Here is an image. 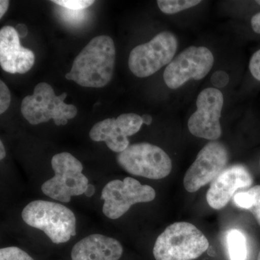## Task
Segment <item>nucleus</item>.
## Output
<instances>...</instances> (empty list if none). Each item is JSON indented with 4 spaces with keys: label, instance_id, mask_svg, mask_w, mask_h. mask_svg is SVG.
<instances>
[{
    "label": "nucleus",
    "instance_id": "nucleus-5",
    "mask_svg": "<svg viewBox=\"0 0 260 260\" xmlns=\"http://www.w3.org/2000/svg\"><path fill=\"white\" fill-rule=\"evenodd\" d=\"M54 176L44 183L42 192L51 199L69 203L72 197L83 194L89 184L83 174V167L69 153L56 154L51 159Z\"/></svg>",
    "mask_w": 260,
    "mask_h": 260
},
{
    "label": "nucleus",
    "instance_id": "nucleus-4",
    "mask_svg": "<svg viewBox=\"0 0 260 260\" xmlns=\"http://www.w3.org/2000/svg\"><path fill=\"white\" fill-rule=\"evenodd\" d=\"M67 93L56 95L49 84L39 83L36 85L34 93L27 95L22 101L20 110L25 119L32 125L54 120L57 126L65 125L69 119L78 114L74 105L65 104Z\"/></svg>",
    "mask_w": 260,
    "mask_h": 260
},
{
    "label": "nucleus",
    "instance_id": "nucleus-29",
    "mask_svg": "<svg viewBox=\"0 0 260 260\" xmlns=\"http://www.w3.org/2000/svg\"><path fill=\"white\" fill-rule=\"evenodd\" d=\"M6 156V151H5V148L4 145H3V141H0V159L3 160Z\"/></svg>",
    "mask_w": 260,
    "mask_h": 260
},
{
    "label": "nucleus",
    "instance_id": "nucleus-8",
    "mask_svg": "<svg viewBox=\"0 0 260 260\" xmlns=\"http://www.w3.org/2000/svg\"><path fill=\"white\" fill-rule=\"evenodd\" d=\"M155 198V191L152 186L143 185L133 178L109 181L103 189L101 197L104 200L103 213L107 218L116 220L133 205L149 203Z\"/></svg>",
    "mask_w": 260,
    "mask_h": 260
},
{
    "label": "nucleus",
    "instance_id": "nucleus-28",
    "mask_svg": "<svg viewBox=\"0 0 260 260\" xmlns=\"http://www.w3.org/2000/svg\"><path fill=\"white\" fill-rule=\"evenodd\" d=\"M142 119H143V124H146V125H150L153 121V118L149 114H144L142 116Z\"/></svg>",
    "mask_w": 260,
    "mask_h": 260
},
{
    "label": "nucleus",
    "instance_id": "nucleus-13",
    "mask_svg": "<svg viewBox=\"0 0 260 260\" xmlns=\"http://www.w3.org/2000/svg\"><path fill=\"white\" fill-rule=\"evenodd\" d=\"M252 183V176L244 166L227 168L210 184L206 194L207 202L213 209H222L226 206L236 191L250 187Z\"/></svg>",
    "mask_w": 260,
    "mask_h": 260
},
{
    "label": "nucleus",
    "instance_id": "nucleus-14",
    "mask_svg": "<svg viewBox=\"0 0 260 260\" xmlns=\"http://www.w3.org/2000/svg\"><path fill=\"white\" fill-rule=\"evenodd\" d=\"M35 55L20 45V38L13 27L7 25L0 30V65L11 74H24L31 69Z\"/></svg>",
    "mask_w": 260,
    "mask_h": 260
},
{
    "label": "nucleus",
    "instance_id": "nucleus-7",
    "mask_svg": "<svg viewBox=\"0 0 260 260\" xmlns=\"http://www.w3.org/2000/svg\"><path fill=\"white\" fill-rule=\"evenodd\" d=\"M178 47L177 38L172 32L164 31L150 42L137 46L130 52L129 70L138 78H147L169 64Z\"/></svg>",
    "mask_w": 260,
    "mask_h": 260
},
{
    "label": "nucleus",
    "instance_id": "nucleus-19",
    "mask_svg": "<svg viewBox=\"0 0 260 260\" xmlns=\"http://www.w3.org/2000/svg\"><path fill=\"white\" fill-rule=\"evenodd\" d=\"M0 260H34L28 253L16 246L2 248Z\"/></svg>",
    "mask_w": 260,
    "mask_h": 260
},
{
    "label": "nucleus",
    "instance_id": "nucleus-27",
    "mask_svg": "<svg viewBox=\"0 0 260 260\" xmlns=\"http://www.w3.org/2000/svg\"><path fill=\"white\" fill-rule=\"evenodd\" d=\"M95 188L94 187L93 185L92 184H89L88 186H87L86 190H85V194L87 197L90 198V197L93 196L94 194H95Z\"/></svg>",
    "mask_w": 260,
    "mask_h": 260
},
{
    "label": "nucleus",
    "instance_id": "nucleus-12",
    "mask_svg": "<svg viewBox=\"0 0 260 260\" xmlns=\"http://www.w3.org/2000/svg\"><path fill=\"white\" fill-rule=\"evenodd\" d=\"M142 116L133 113L122 114L115 118L96 123L89 136L95 142H104L115 153H121L129 146L128 137L136 134L143 125Z\"/></svg>",
    "mask_w": 260,
    "mask_h": 260
},
{
    "label": "nucleus",
    "instance_id": "nucleus-11",
    "mask_svg": "<svg viewBox=\"0 0 260 260\" xmlns=\"http://www.w3.org/2000/svg\"><path fill=\"white\" fill-rule=\"evenodd\" d=\"M229 152L219 142L208 143L198 153L184 178L186 190L193 193L212 182L226 167Z\"/></svg>",
    "mask_w": 260,
    "mask_h": 260
},
{
    "label": "nucleus",
    "instance_id": "nucleus-2",
    "mask_svg": "<svg viewBox=\"0 0 260 260\" xmlns=\"http://www.w3.org/2000/svg\"><path fill=\"white\" fill-rule=\"evenodd\" d=\"M22 218L27 225L45 233L51 242L59 244L68 242L76 235V218L64 205L35 200L22 211Z\"/></svg>",
    "mask_w": 260,
    "mask_h": 260
},
{
    "label": "nucleus",
    "instance_id": "nucleus-17",
    "mask_svg": "<svg viewBox=\"0 0 260 260\" xmlns=\"http://www.w3.org/2000/svg\"><path fill=\"white\" fill-rule=\"evenodd\" d=\"M228 250L231 260H246L247 258V243L242 232L232 229L227 236Z\"/></svg>",
    "mask_w": 260,
    "mask_h": 260
},
{
    "label": "nucleus",
    "instance_id": "nucleus-15",
    "mask_svg": "<svg viewBox=\"0 0 260 260\" xmlns=\"http://www.w3.org/2000/svg\"><path fill=\"white\" fill-rule=\"evenodd\" d=\"M122 253L119 241L102 234H91L73 246L71 257L73 260H119Z\"/></svg>",
    "mask_w": 260,
    "mask_h": 260
},
{
    "label": "nucleus",
    "instance_id": "nucleus-26",
    "mask_svg": "<svg viewBox=\"0 0 260 260\" xmlns=\"http://www.w3.org/2000/svg\"><path fill=\"white\" fill-rule=\"evenodd\" d=\"M9 4L10 2L8 0H1L0 1V18H3L6 12L8 11Z\"/></svg>",
    "mask_w": 260,
    "mask_h": 260
},
{
    "label": "nucleus",
    "instance_id": "nucleus-3",
    "mask_svg": "<svg viewBox=\"0 0 260 260\" xmlns=\"http://www.w3.org/2000/svg\"><path fill=\"white\" fill-rule=\"evenodd\" d=\"M209 246L208 239L193 224L177 222L168 226L155 241L153 255L156 260H193Z\"/></svg>",
    "mask_w": 260,
    "mask_h": 260
},
{
    "label": "nucleus",
    "instance_id": "nucleus-25",
    "mask_svg": "<svg viewBox=\"0 0 260 260\" xmlns=\"http://www.w3.org/2000/svg\"><path fill=\"white\" fill-rule=\"evenodd\" d=\"M15 30L18 32V37L20 39L22 38H25L28 34V28H27L26 25L24 24H18L15 27Z\"/></svg>",
    "mask_w": 260,
    "mask_h": 260
},
{
    "label": "nucleus",
    "instance_id": "nucleus-21",
    "mask_svg": "<svg viewBox=\"0 0 260 260\" xmlns=\"http://www.w3.org/2000/svg\"><path fill=\"white\" fill-rule=\"evenodd\" d=\"M10 101L9 88L3 80H0V114H3L9 109Z\"/></svg>",
    "mask_w": 260,
    "mask_h": 260
},
{
    "label": "nucleus",
    "instance_id": "nucleus-23",
    "mask_svg": "<svg viewBox=\"0 0 260 260\" xmlns=\"http://www.w3.org/2000/svg\"><path fill=\"white\" fill-rule=\"evenodd\" d=\"M211 82L217 88H223L229 82V77L225 72L218 71L214 73L211 77Z\"/></svg>",
    "mask_w": 260,
    "mask_h": 260
},
{
    "label": "nucleus",
    "instance_id": "nucleus-24",
    "mask_svg": "<svg viewBox=\"0 0 260 260\" xmlns=\"http://www.w3.org/2000/svg\"><path fill=\"white\" fill-rule=\"evenodd\" d=\"M251 28L256 34H260V13H256L251 20Z\"/></svg>",
    "mask_w": 260,
    "mask_h": 260
},
{
    "label": "nucleus",
    "instance_id": "nucleus-6",
    "mask_svg": "<svg viewBox=\"0 0 260 260\" xmlns=\"http://www.w3.org/2000/svg\"><path fill=\"white\" fill-rule=\"evenodd\" d=\"M118 164L132 175L150 179H161L172 169L170 157L160 147L148 143L129 145L118 153Z\"/></svg>",
    "mask_w": 260,
    "mask_h": 260
},
{
    "label": "nucleus",
    "instance_id": "nucleus-30",
    "mask_svg": "<svg viewBox=\"0 0 260 260\" xmlns=\"http://www.w3.org/2000/svg\"><path fill=\"white\" fill-rule=\"evenodd\" d=\"M257 260H260V251H259V254H258V259Z\"/></svg>",
    "mask_w": 260,
    "mask_h": 260
},
{
    "label": "nucleus",
    "instance_id": "nucleus-1",
    "mask_svg": "<svg viewBox=\"0 0 260 260\" xmlns=\"http://www.w3.org/2000/svg\"><path fill=\"white\" fill-rule=\"evenodd\" d=\"M115 58V46L112 38L99 36L76 56L65 78L80 86L103 88L112 79Z\"/></svg>",
    "mask_w": 260,
    "mask_h": 260
},
{
    "label": "nucleus",
    "instance_id": "nucleus-16",
    "mask_svg": "<svg viewBox=\"0 0 260 260\" xmlns=\"http://www.w3.org/2000/svg\"><path fill=\"white\" fill-rule=\"evenodd\" d=\"M234 202L238 208L249 210L260 225V185L237 193L234 197Z\"/></svg>",
    "mask_w": 260,
    "mask_h": 260
},
{
    "label": "nucleus",
    "instance_id": "nucleus-31",
    "mask_svg": "<svg viewBox=\"0 0 260 260\" xmlns=\"http://www.w3.org/2000/svg\"><path fill=\"white\" fill-rule=\"evenodd\" d=\"M256 3H258V4L260 5V0L259 1H256Z\"/></svg>",
    "mask_w": 260,
    "mask_h": 260
},
{
    "label": "nucleus",
    "instance_id": "nucleus-18",
    "mask_svg": "<svg viewBox=\"0 0 260 260\" xmlns=\"http://www.w3.org/2000/svg\"><path fill=\"white\" fill-rule=\"evenodd\" d=\"M159 9L165 14L172 15L193 8L201 3L200 0H158Z\"/></svg>",
    "mask_w": 260,
    "mask_h": 260
},
{
    "label": "nucleus",
    "instance_id": "nucleus-22",
    "mask_svg": "<svg viewBox=\"0 0 260 260\" xmlns=\"http://www.w3.org/2000/svg\"><path fill=\"white\" fill-rule=\"evenodd\" d=\"M249 70L253 77L260 81V49L251 56L249 61Z\"/></svg>",
    "mask_w": 260,
    "mask_h": 260
},
{
    "label": "nucleus",
    "instance_id": "nucleus-10",
    "mask_svg": "<svg viewBox=\"0 0 260 260\" xmlns=\"http://www.w3.org/2000/svg\"><path fill=\"white\" fill-rule=\"evenodd\" d=\"M197 111L188 121V128L191 135L198 138L218 140L222 134L220 124L223 107V95L216 88L205 89L198 95Z\"/></svg>",
    "mask_w": 260,
    "mask_h": 260
},
{
    "label": "nucleus",
    "instance_id": "nucleus-9",
    "mask_svg": "<svg viewBox=\"0 0 260 260\" xmlns=\"http://www.w3.org/2000/svg\"><path fill=\"white\" fill-rule=\"evenodd\" d=\"M214 56L208 48L188 47L181 52L167 67L164 80L169 88L177 89L188 80H200L210 73Z\"/></svg>",
    "mask_w": 260,
    "mask_h": 260
},
{
    "label": "nucleus",
    "instance_id": "nucleus-20",
    "mask_svg": "<svg viewBox=\"0 0 260 260\" xmlns=\"http://www.w3.org/2000/svg\"><path fill=\"white\" fill-rule=\"evenodd\" d=\"M51 2L66 9L72 10L86 9L95 3L93 0H54Z\"/></svg>",
    "mask_w": 260,
    "mask_h": 260
}]
</instances>
